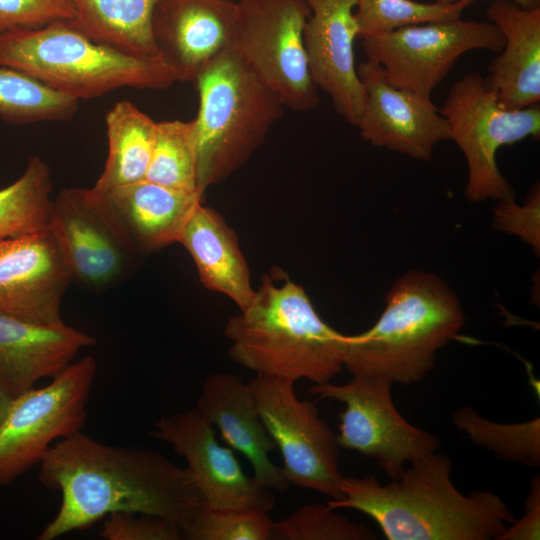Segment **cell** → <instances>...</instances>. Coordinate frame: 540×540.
I'll list each match as a JSON object with an SVG mask.
<instances>
[{"instance_id": "obj_26", "label": "cell", "mask_w": 540, "mask_h": 540, "mask_svg": "<svg viewBox=\"0 0 540 540\" xmlns=\"http://www.w3.org/2000/svg\"><path fill=\"white\" fill-rule=\"evenodd\" d=\"M51 191L48 165L39 156L30 157L22 175L0 189V240L47 228L53 202Z\"/></svg>"}, {"instance_id": "obj_8", "label": "cell", "mask_w": 540, "mask_h": 540, "mask_svg": "<svg viewBox=\"0 0 540 540\" xmlns=\"http://www.w3.org/2000/svg\"><path fill=\"white\" fill-rule=\"evenodd\" d=\"M231 46L281 100L303 112L320 101L310 75L303 31L305 0H238Z\"/></svg>"}, {"instance_id": "obj_35", "label": "cell", "mask_w": 540, "mask_h": 540, "mask_svg": "<svg viewBox=\"0 0 540 540\" xmlns=\"http://www.w3.org/2000/svg\"><path fill=\"white\" fill-rule=\"evenodd\" d=\"M100 536L107 540H179L183 533L178 525L163 518L118 512L107 516Z\"/></svg>"}, {"instance_id": "obj_18", "label": "cell", "mask_w": 540, "mask_h": 540, "mask_svg": "<svg viewBox=\"0 0 540 540\" xmlns=\"http://www.w3.org/2000/svg\"><path fill=\"white\" fill-rule=\"evenodd\" d=\"M237 10L233 0H157L153 40L176 81L193 83L231 45Z\"/></svg>"}, {"instance_id": "obj_32", "label": "cell", "mask_w": 540, "mask_h": 540, "mask_svg": "<svg viewBox=\"0 0 540 540\" xmlns=\"http://www.w3.org/2000/svg\"><path fill=\"white\" fill-rule=\"evenodd\" d=\"M272 526L264 511L205 507L183 536L191 540H267L273 538Z\"/></svg>"}, {"instance_id": "obj_31", "label": "cell", "mask_w": 540, "mask_h": 540, "mask_svg": "<svg viewBox=\"0 0 540 540\" xmlns=\"http://www.w3.org/2000/svg\"><path fill=\"white\" fill-rule=\"evenodd\" d=\"M273 538L283 540H374L369 527L335 512L327 503H308L273 522Z\"/></svg>"}, {"instance_id": "obj_10", "label": "cell", "mask_w": 540, "mask_h": 540, "mask_svg": "<svg viewBox=\"0 0 540 540\" xmlns=\"http://www.w3.org/2000/svg\"><path fill=\"white\" fill-rule=\"evenodd\" d=\"M261 421L279 448L289 484L342 498L337 435L291 380L256 375L248 382Z\"/></svg>"}, {"instance_id": "obj_21", "label": "cell", "mask_w": 540, "mask_h": 540, "mask_svg": "<svg viewBox=\"0 0 540 540\" xmlns=\"http://www.w3.org/2000/svg\"><path fill=\"white\" fill-rule=\"evenodd\" d=\"M505 39L485 77L499 104L524 109L540 101V7L523 8L508 0H495L486 10Z\"/></svg>"}, {"instance_id": "obj_12", "label": "cell", "mask_w": 540, "mask_h": 540, "mask_svg": "<svg viewBox=\"0 0 540 540\" xmlns=\"http://www.w3.org/2000/svg\"><path fill=\"white\" fill-rule=\"evenodd\" d=\"M368 60L379 64L395 87L431 97L465 53L500 52L505 39L491 22L453 20L409 25L362 39Z\"/></svg>"}, {"instance_id": "obj_17", "label": "cell", "mask_w": 540, "mask_h": 540, "mask_svg": "<svg viewBox=\"0 0 540 540\" xmlns=\"http://www.w3.org/2000/svg\"><path fill=\"white\" fill-rule=\"evenodd\" d=\"M305 1L310 15L303 40L312 80L330 97L338 115L356 126L365 100L354 57L356 0Z\"/></svg>"}, {"instance_id": "obj_33", "label": "cell", "mask_w": 540, "mask_h": 540, "mask_svg": "<svg viewBox=\"0 0 540 540\" xmlns=\"http://www.w3.org/2000/svg\"><path fill=\"white\" fill-rule=\"evenodd\" d=\"M495 229L513 235L531 246L539 254L540 249V188L535 184L520 205L515 199L497 201L493 209Z\"/></svg>"}, {"instance_id": "obj_23", "label": "cell", "mask_w": 540, "mask_h": 540, "mask_svg": "<svg viewBox=\"0 0 540 540\" xmlns=\"http://www.w3.org/2000/svg\"><path fill=\"white\" fill-rule=\"evenodd\" d=\"M177 243L192 257L200 282L226 295L240 310L251 302L255 289L238 237L215 209L197 204L187 218Z\"/></svg>"}, {"instance_id": "obj_7", "label": "cell", "mask_w": 540, "mask_h": 540, "mask_svg": "<svg viewBox=\"0 0 540 540\" xmlns=\"http://www.w3.org/2000/svg\"><path fill=\"white\" fill-rule=\"evenodd\" d=\"M439 112L467 162L466 198L474 203L515 199L513 187L497 166L496 154L502 146L539 138V105L505 109L486 78L472 72L451 86Z\"/></svg>"}, {"instance_id": "obj_4", "label": "cell", "mask_w": 540, "mask_h": 540, "mask_svg": "<svg viewBox=\"0 0 540 540\" xmlns=\"http://www.w3.org/2000/svg\"><path fill=\"white\" fill-rule=\"evenodd\" d=\"M464 320L461 303L445 281L433 273L409 270L390 288L375 324L347 335L343 368L392 383L420 382Z\"/></svg>"}, {"instance_id": "obj_37", "label": "cell", "mask_w": 540, "mask_h": 540, "mask_svg": "<svg viewBox=\"0 0 540 540\" xmlns=\"http://www.w3.org/2000/svg\"><path fill=\"white\" fill-rule=\"evenodd\" d=\"M13 398L14 397L0 385V425L9 410Z\"/></svg>"}, {"instance_id": "obj_11", "label": "cell", "mask_w": 540, "mask_h": 540, "mask_svg": "<svg viewBox=\"0 0 540 540\" xmlns=\"http://www.w3.org/2000/svg\"><path fill=\"white\" fill-rule=\"evenodd\" d=\"M344 384H313L309 388L319 399L345 404L339 414L340 447L374 459L392 479L407 464L436 452L437 436L411 425L397 411L392 397V382L381 377L352 375Z\"/></svg>"}, {"instance_id": "obj_38", "label": "cell", "mask_w": 540, "mask_h": 540, "mask_svg": "<svg viewBox=\"0 0 540 540\" xmlns=\"http://www.w3.org/2000/svg\"><path fill=\"white\" fill-rule=\"evenodd\" d=\"M434 1L452 3V2H457L459 0H434ZM508 1L514 2L523 8L540 7V0H508Z\"/></svg>"}, {"instance_id": "obj_22", "label": "cell", "mask_w": 540, "mask_h": 540, "mask_svg": "<svg viewBox=\"0 0 540 540\" xmlns=\"http://www.w3.org/2000/svg\"><path fill=\"white\" fill-rule=\"evenodd\" d=\"M100 195L140 255L177 243L203 197L201 192L176 191L146 179Z\"/></svg>"}, {"instance_id": "obj_14", "label": "cell", "mask_w": 540, "mask_h": 540, "mask_svg": "<svg viewBox=\"0 0 540 540\" xmlns=\"http://www.w3.org/2000/svg\"><path fill=\"white\" fill-rule=\"evenodd\" d=\"M151 434L186 460L205 507L268 512L274 506L272 491L245 474L233 449L219 444L213 426L195 408L161 417Z\"/></svg>"}, {"instance_id": "obj_5", "label": "cell", "mask_w": 540, "mask_h": 540, "mask_svg": "<svg viewBox=\"0 0 540 540\" xmlns=\"http://www.w3.org/2000/svg\"><path fill=\"white\" fill-rule=\"evenodd\" d=\"M198 189L204 193L241 168L263 144L285 108L230 45L196 76Z\"/></svg>"}, {"instance_id": "obj_20", "label": "cell", "mask_w": 540, "mask_h": 540, "mask_svg": "<svg viewBox=\"0 0 540 540\" xmlns=\"http://www.w3.org/2000/svg\"><path fill=\"white\" fill-rule=\"evenodd\" d=\"M95 339L61 323L46 325L0 312V385L13 397L54 377Z\"/></svg>"}, {"instance_id": "obj_1", "label": "cell", "mask_w": 540, "mask_h": 540, "mask_svg": "<svg viewBox=\"0 0 540 540\" xmlns=\"http://www.w3.org/2000/svg\"><path fill=\"white\" fill-rule=\"evenodd\" d=\"M39 466L40 482L61 493V504L37 540L87 529L118 512L163 518L183 533L205 508L186 467L143 447L103 444L82 431L54 442Z\"/></svg>"}, {"instance_id": "obj_9", "label": "cell", "mask_w": 540, "mask_h": 540, "mask_svg": "<svg viewBox=\"0 0 540 540\" xmlns=\"http://www.w3.org/2000/svg\"><path fill=\"white\" fill-rule=\"evenodd\" d=\"M97 364L71 362L52 381L13 398L0 425V486L39 465L51 445L82 430Z\"/></svg>"}, {"instance_id": "obj_6", "label": "cell", "mask_w": 540, "mask_h": 540, "mask_svg": "<svg viewBox=\"0 0 540 540\" xmlns=\"http://www.w3.org/2000/svg\"><path fill=\"white\" fill-rule=\"evenodd\" d=\"M0 65L78 101L122 87L157 90L177 82L161 58H138L97 43L69 21L0 33Z\"/></svg>"}, {"instance_id": "obj_36", "label": "cell", "mask_w": 540, "mask_h": 540, "mask_svg": "<svg viewBox=\"0 0 540 540\" xmlns=\"http://www.w3.org/2000/svg\"><path fill=\"white\" fill-rule=\"evenodd\" d=\"M524 514L508 526L497 540H538L540 537V479L533 477L524 505Z\"/></svg>"}, {"instance_id": "obj_24", "label": "cell", "mask_w": 540, "mask_h": 540, "mask_svg": "<svg viewBox=\"0 0 540 540\" xmlns=\"http://www.w3.org/2000/svg\"><path fill=\"white\" fill-rule=\"evenodd\" d=\"M70 24L91 40L138 58H160L152 35L157 0H71Z\"/></svg>"}, {"instance_id": "obj_27", "label": "cell", "mask_w": 540, "mask_h": 540, "mask_svg": "<svg viewBox=\"0 0 540 540\" xmlns=\"http://www.w3.org/2000/svg\"><path fill=\"white\" fill-rule=\"evenodd\" d=\"M78 102L21 71L0 65V118L7 123L66 121L75 115Z\"/></svg>"}, {"instance_id": "obj_2", "label": "cell", "mask_w": 540, "mask_h": 540, "mask_svg": "<svg viewBox=\"0 0 540 540\" xmlns=\"http://www.w3.org/2000/svg\"><path fill=\"white\" fill-rule=\"evenodd\" d=\"M451 473L449 457L433 452L385 485L375 475L343 476L342 498L326 503L368 515L388 540H497L515 521L512 511L493 492L462 494Z\"/></svg>"}, {"instance_id": "obj_15", "label": "cell", "mask_w": 540, "mask_h": 540, "mask_svg": "<svg viewBox=\"0 0 540 540\" xmlns=\"http://www.w3.org/2000/svg\"><path fill=\"white\" fill-rule=\"evenodd\" d=\"M357 73L365 100L356 127L364 141L427 161L437 144L451 140L448 122L431 97L393 86L382 67L368 59Z\"/></svg>"}, {"instance_id": "obj_28", "label": "cell", "mask_w": 540, "mask_h": 540, "mask_svg": "<svg viewBox=\"0 0 540 540\" xmlns=\"http://www.w3.org/2000/svg\"><path fill=\"white\" fill-rule=\"evenodd\" d=\"M145 179L176 191L201 192L197 185L194 119L156 122L154 145Z\"/></svg>"}, {"instance_id": "obj_16", "label": "cell", "mask_w": 540, "mask_h": 540, "mask_svg": "<svg viewBox=\"0 0 540 540\" xmlns=\"http://www.w3.org/2000/svg\"><path fill=\"white\" fill-rule=\"evenodd\" d=\"M71 281L49 227L0 240V312L40 324L64 323L61 304Z\"/></svg>"}, {"instance_id": "obj_3", "label": "cell", "mask_w": 540, "mask_h": 540, "mask_svg": "<svg viewBox=\"0 0 540 540\" xmlns=\"http://www.w3.org/2000/svg\"><path fill=\"white\" fill-rule=\"evenodd\" d=\"M224 333L232 361L256 375L324 384L343 368L347 335L328 325L305 290L281 271L261 278Z\"/></svg>"}, {"instance_id": "obj_29", "label": "cell", "mask_w": 540, "mask_h": 540, "mask_svg": "<svg viewBox=\"0 0 540 540\" xmlns=\"http://www.w3.org/2000/svg\"><path fill=\"white\" fill-rule=\"evenodd\" d=\"M455 427L496 457L531 467L540 466V418L504 424L480 416L469 406L453 413Z\"/></svg>"}, {"instance_id": "obj_19", "label": "cell", "mask_w": 540, "mask_h": 540, "mask_svg": "<svg viewBox=\"0 0 540 540\" xmlns=\"http://www.w3.org/2000/svg\"><path fill=\"white\" fill-rule=\"evenodd\" d=\"M195 409L219 429L231 449L249 461L259 486L278 492L288 490L290 484L282 467L270 459L276 445L259 417L248 383L230 373L210 374L202 384Z\"/></svg>"}, {"instance_id": "obj_13", "label": "cell", "mask_w": 540, "mask_h": 540, "mask_svg": "<svg viewBox=\"0 0 540 540\" xmlns=\"http://www.w3.org/2000/svg\"><path fill=\"white\" fill-rule=\"evenodd\" d=\"M48 227L72 281L90 290L120 282L140 256L92 188L61 190L53 199Z\"/></svg>"}, {"instance_id": "obj_25", "label": "cell", "mask_w": 540, "mask_h": 540, "mask_svg": "<svg viewBox=\"0 0 540 540\" xmlns=\"http://www.w3.org/2000/svg\"><path fill=\"white\" fill-rule=\"evenodd\" d=\"M105 124L107 159L92 187L99 194L145 179L156 132V122L127 100L114 104Z\"/></svg>"}, {"instance_id": "obj_34", "label": "cell", "mask_w": 540, "mask_h": 540, "mask_svg": "<svg viewBox=\"0 0 540 540\" xmlns=\"http://www.w3.org/2000/svg\"><path fill=\"white\" fill-rule=\"evenodd\" d=\"M74 15L71 0H0V33L70 21Z\"/></svg>"}, {"instance_id": "obj_30", "label": "cell", "mask_w": 540, "mask_h": 540, "mask_svg": "<svg viewBox=\"0 0 540 540\" xmlns=\"http://www.w3.org/2000/svg\"><path fill=\"white\" fill-rule=\"evenodd\" d=\"M473 1L356 0L358 38L379 36L409 25L457 19Z\"/></svg>"}]
</instances>
